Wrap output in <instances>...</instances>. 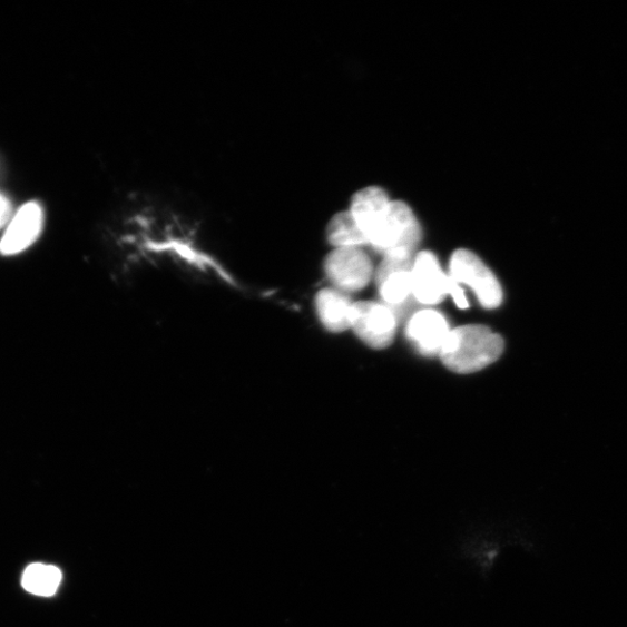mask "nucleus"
<instances>
[{
    "label": "nucleus",
    "mask_w": 627,
    "mask_h": 627,
    "mask_svg": "<svg viewBox=\"0 0 627 627\" xmlns=\"http://www.w3.org/2000/svg\"><path fill=\"white\" fill-rule=\"evenodd\" d=\"M503 350L500 335L484 325L470 324L451 331L440 356L452 372L469 374L497 362Z\"/></svg>",
    "instance_id": "f257e3e1"
},
{
    "label": "nucleus",
    "mask_w": 627,
    "mask_h": 627,
    "mask_svg": "<svg viewBox=\"0 0 627 627\" xmlns=\"http://www.w3.org/2000/svg\"><path fill=\"white\" fill-rule=\"evenodd\" d=\"M366 238L369 245L384 256L398 252L414 254L422 229L411 207L403 202H392Z\"/></svg>",
    "instance_id": "f03ea898"
},
{
    "label": "nucleus",
    "mask_w": 627,
    "mask_h": 627,
    "mask_svg": "<svg viewBox=\"0 0 627 627\" xmlns=\"http://www.w3.org/2000/svg\"><path fill=\"white\" fill-rule=\"evenodd\" d=\"M413 296L423 306H434L451 295L460 310H467L469 303L466 294L450 276L441 268L435 256L429 252L420 253L414 261Z\"/></svg>",
    "instance_id": "7ed1b4c3"
},
{
    "label": "nucleus",
    "mask_w": 627,
    "mask_h": 627,
    "mask_svg": "<svg viewBox=\"0 0 627 627\" xmlns=\"http://www.w3.org/2000/svg\"><path fill=\"white\" fill-rule=\"evenodd\" d=\"M450 277L476 293L483 308L496 310L503 300L502 287L492 271L472 252L457 251L450 261Z\"/></svg>",
    "instance_id": "20e7f679"
},
{
    "label": "nucleus",
    "mask_w": 627,
    "mask_h": 627,
    "mask_svg": "<svg viewBox=\"0 0 627 627\" xmlns=\"http://www.w3.org/2000/svg\"><path fill=\"white\" fill-rule=\"evenodd\" d=\"M398 319L386 305L371 302L353 304L351 329L369 346L389 347L395 337Z\"/></svg>",
    "instance_id": "39448f33"
},
{
    "label": "nucleus",
    "mask_w": 627,
    "mask_h": 627,
    "mask_svg": "<svg viewBox=\"0 0 627 627\" xmlns=\"http://www.w3.org/2000/svg\"><path fill=\"white\" fill-rule=\"evenodd\" d=\"M326 277L344 293L362 291L373 276V265L362 248L335 249L324 262Z\"/></svg>",
    "instance_id": "423d86ee"
},
{
    "label": "nucleus",
    "mask_w": 627,
    "mask_h": 627,
    "mask_svg": "<svg viewBox=\"0 0 627 627\" xmlns=\"http://www.w3.org/2000/svg\"><path fill=\"white\" fill-rule=\"evenodd\" d=\"M45 212L39 203L23 205L13 216L0 239V254L14 256L31 247L40 237Z\"/></svg>",
    "instance_id": "0eeeda50"
},
{
    "label": "nucleus",
    "mask_w": 627,
    "mask_h": 627,
    "mask_svg": "<svg viewBox=\"0 0 627 627\" xmlns=\"http://www.w3.org/2000/svg\"><path fill=\"white\" fill-rule=\"evenodd\" d=\"M450 333L445 316L432 310L415 313L409 319L405 330L408 340L427 357L441 354Z\"/></svg>",
    "instance_id": "6e6552de"
},
{
    "label": "nucleus",
    "mask_w": 627,
    "mask_h": 627,
    "mask_svg": "<svg viewBox=\"0 0 627 627\" xmlns=\"http://www.w3.org/2000/svg\"><path fill=\"white\" fill-rule=\"evenodd\" d=\"M317 316L332 333H342L351 329L353 303L347 293L336 288H324L315 297Z\"/></svg>",
    "instance_id": "1a4fd4ad"
},
{
    "label": "nucleus",
    "mask_w": 627,
    "mask_h": 627,
    "mask_svg": "<svg viewBox=\"0 0 627 627\" xmlns=\"http://www.w3.org/2000/svg\"><path fill=\"white\" fill-rule=\"evenodd\" d=\"M391 203L392 200L383 188L370 186L354 195L349 212L366 237L368 233L381 219V216L386 213Z\"/></svg>",
    "instance_id": "9d476101"
},
{
    "label": "nucleus",
    "mask_w": 627,
    "mask_h": 627,
    "mask_svg": "<svg viewBox=\"0 0 627 627\" xmlns=\"http://www.w3.org/2000/svg\"><path fill=\"white\" fill-rule=\"evenodd\" d=\"M326 236L336 249L362 248L369 245L364 233L349 210L333 217L326 229Z\"/></svg>",
    "instance_id": "9b49d317"
},
{
    "label": "nucleus",
    "mask_w": 627,
    "mask_h": 627,
    "mask_svg": "<svg viewBox=\"0 0 627 627\" xmlns=\"http://www.w3.org/2000/svg\"><path fill=\"white\" fill-rule=\"evenodd\" d=\"M61 581L62 572L58 567L33 564L25 569L21 585L26 591L48 597L58 591Z\"/></svg>",
    "instance_id": "f8f14e48"
},
{
    "label": "nucleus",
    "mask_w": 627,
    "mask_h": 627,
    "mask_svg": "<svg viewBox=\"0 0 627 627\" xmlns=\"http://www.w3.org/2000/svg\"><path fill=\"white\" fill-rule=\"evenodd\" d=\"M380 296L392 311L401 308L413 295L412 271L398 272L378 284Z\"/></svg>",
    "instance_id": "ddd939ff"
},
{
    "label": "nucleus",
    "mask_w": 627,
    "mask_h": 627,
    "mask_svg": "<svg viewBox=\"0 0 627 627\" xmlns=\"http://www.w3.org/2000/svg\"><path fill=\"white\" fill-rule=\"evenodd\" d=\"M13 216V208L10 199L0 194V228L8 226Z\"/></svg>",
    "instance_id": "4468645a"
}]
</instances>
